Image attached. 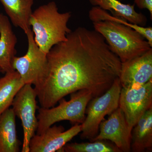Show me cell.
<instances>
[{"label":"cell","mask_w":152,"mask_h":152,"mask_svg":"<svg viewBox=\"0 0 152 152\" xmlns=\"http://www.w3.org/2000/svg\"><path fill=\"white\" fill-rule=\"evenodd\" d=\"M94 30L105 40L121 62L139 56L152 48L148 42L129 26L110 21L93 23Z\"/></svg>","instance_id":"obj_3"},{"label":"cell","mask_w":152,"mask_h":152,"mask_svg":"<svg viewBox=\"0 0 152 152\" xmlns=\"http://www.w3.org/2000/svg\"><path fill=\"white\" fill-rule=\"evenodd\" d=\"M135 4L140 9H147L152 16V0H134Z\"/></svg>","instance_id":"obj_20"},{"label":"cell","mask_w":152,"mask_h":152,"mask_svg":"<svg viewBox=\"0 0 152 152\" xmlns=\"http://www.w3.org/2000/svg\"><path fill=\"white\" fill-rule=\"evenodd\" d=\"M94 7H98L107 11H110L112 15L126 20L128 22L143 26L146 23V17L135 10V5L125 4L119 0H89Z\"/></svg>","instance_id":"obj_14"},{"label":"cell","mask_w":152,"mask_h":152,"mask_svg":"<svg viewBox=\"0 0 152 152\" xmlns=\"http://www.w3.org/2000/svg\"><path fill=\"white\" fill-rule=\"evenodd\" d=\"M59 152H121L115 145L106 140H97L91 142L67 143Z\"/></svg>","instance_id":"obj_19"},{"label":"cell","mask_w":152,"mask_h":152,"mask_svg":"<svg viewBox=\"0 0 152 152\" xmlns=\"http://www.w3.org/2000/svg\"><path fill=\"white\" fill-rule=\"evenodd\" d=\"M89 18L93 22L108 20L129 26L141 34L145 39L150 45L152 46V28L131 23L126 20L110 15L107 11L104 10L98 7H94L89 12Z\"/></svg>","instance_id":"obj_18"},{"label":"cell","mask_w":152,"mask_h":152,"mask_svg":"<svg viewBox=\"0 0 152 152\" xmlns=\"http://www.w3.org/2000/svg\"><path fill=\"white\" fill-rule=\"evenodd\" d=\"M35 0H0L12 23L26 34L31 30L29 20Z\"/></svg>","instance_id":"obj_16"},{"label":"cell","mask_w":152,"mask_h":152,"mask_svg":"<svg viewBox=\"0 0 152 152\" xmlns=\"http://www.w3.org/2000/svg\"><path fill=\"white\" fill-rule=\"evenodd\" d=\"M17 43L16 36L9 18L0 13V68L2 72L14 70L12 62L16 53Z\"/></svg>","instance_id":"obj_12"},{"label":"cell","mask_w":152,"mask_h":152,"mask_svg":"<svg viewBox=\"0 0 152 152\" xmlns=\"http://www.w3.org/2000/svg\"><path fill=\"white\" fill-rule=\"evenodd\" d=\"M25 85L20 74L13 70L0 78V115L12 106L15 97Z\"/></svg>","instance_id":"obj_17"},{"label":"cell","mask_w":152,"mask_h":152,"mask_svg":"<svg viewBox=\"0 0 152 152\" xmlns=\"http://www.w3.org/2000/svg\"><path fill=\"white\" fill-rule=\"evenodd\" d=\"M2 72V70L1 69V68H0V73Z\"/></svg>","instance_id":"obj_21"},{"label":"cell","mask_w":152,"mask_h":152,"mask_svg":"<svg viewBox=\"0 0 152 152\" xmlns=\"http://www.w3.org/2000/svg\"><path fill=\"white\" fill-rule=\"evenodd\" d=\"M26 35L28 42L26 53L21 57L15 56L12 66L14 70L20 74L25 84L34 86L42 75L45 69L47 54L41 50L36 44L31 30Z\"/></svg>","instance_id":"obj_8"},{"label":"cell","mask_w":152,"mask_h":152,"mask_svg":"<svg viewBox=\"0 0 152 152\" xmlns=\"http://www.w3.org/2000/svg\"><path fill=\"white\" fill-rule=\"evenodd\" d=\"M37 98L34 88L31 85L27 84L17 94L12 104V108L16 116L21 121L23 130L22 152H29L30 140L37 129Z\"/></svg>","instance_id":"obj_6"},{"label":"cell","mask_w":152,"mask_h":152,"mask_svg":"<svg viewBox=\"0 0 152 152\" xmlns=\"http://www.w3.org/2000/svg\"><path fill=\"white\" fill-rule=\"evenodd\" d=\"M152 107V80L139 86L122 87L119 107L124 114L131 129Z\"/></svg>","instance_id":"obj_7"},{"label":"cell","mask_w":152,"mask_h":152,"mask_svg":"<svg viewBox=\"0 0 152 152\" xmlns=\"http://www.w3.org/2000/svg\"><path fill=\"white\" fill-rule=\"evenodd\" d=\"M16 115L9 108L0 115V152H19L20 142L18 138Z\"/></svg>","instance_id":"obj_15"},{"label":"cell","mask_w":152,"mask_h":152,"mask_svg":"<svg viewBox=\"0 0 152 152\" xmlns=\"http://www.w3.org/2000/svg\"><path fill=\"white\" fill-rule=\"evenodd\" d=\"M69 100L64 98L59 101V104L49 108L39 107L37 134H39L54 124L63 121L72 124H82L86 118V107L94 98L93 94L87 90H81L70 94Z\"/></svg>","instance_id":"obj_4"},{"label":"cell","mask_w":152,"mask_h":152,"mask_svg":"<svg viewBox=\"0 0 152 152\" xmlns=\"http://www.w3.org/2000/svg\"><path fill=\"white\" fill-rule=\"evenodd\" d=\"M121 88L118 78L106 92L91 101L87 110V117L81 124V139L91 140L98 134L99 125L104 117L118 107Z\"/></svg>","instance_id":"obj_5"},{"label":"cell","mask_w":152,"mask_h":152,"mask_svg":"<svg viewBox=\"0 0 152 152\" xmlns=\"http://www.w3.org/2000/svg\"><path fill=\"white\" fill-rule=\"evenodd\" d=\"M131 151L145 152L152 150V107L142 115L133 127L131 133Z\"/></svg>","instance_id":"obj_13"},{"label":"cell","mask_w":152,"mask_h":152,"mask_svg":"<svg viewBox=\"0 0 152 152\" xmlns=\"http://www.w3.org/2000/svg\"><path fill=\"white\" fill-rule=\"evenodd\" d=\"M46 66L34 86L41 107H53L67 95L87 90L94 97L119 77L122 63L95 30L79 27L47 54Z\"/></svg>","instance_id":"obj_1"},{"label":"cell","mask_w":152,"mask_h":152,"mask_svg":"<svg viewBox=\"0 0 152 152\" xmlns=\"http://www.w3.org/2000/svg\"><path fill=\"white\" fill-rule=\"evenodd\" d=\"M110 115L107 120L101 123L99 133L91 142L110 141L121 152H130L132 129L128 125L124 112L118 107Z\"/></svg>","instance_id":"obj_9"},{"label":"cell","mask_w":152,"mask_h":152,"mask_svg":"<svg viewBox=\"0 0 152 152\" xmlns=\"http://www.w3.org/2000/svg\"><path fill=\"white\" fill-rule=\"evenodd\" d=\"M81 131L82 125L79 124L66 131L63 126H51L39 134L33 136L29 143V152H59Z\"/></svg>","instance_id":"obj_10"},{"label":"cell","mask_w":152,"mask_h":152,"mask_svg":"<svg viewBox=\"0 0 152 152\" xmlns=\"http://www.w3.org/2000/svg\"><path fill=\"white\" fill-rule=\"evenodd\" d=\"M70 12L60 13L56 4L50 2L39 7L30 17L34 40L41 50L48 53L54 46L66 39L71 31L67 24Z\"/></svg>","instance_id":"obj_2"},{"label":"cell","mask_w":152,"mask_h":152,"mask_svg":"<svg viewBox=\"0 0 152 152\" xmlns=\"http://www.w3.org/2000/svg\"><path fill=\"white\" fill-rule=\"evenodd\" d=\"M119 79L123 88L139 86L152 80V48L122 63Z\"/></svg>","instance_id":"obj_11"}]
</instances>
